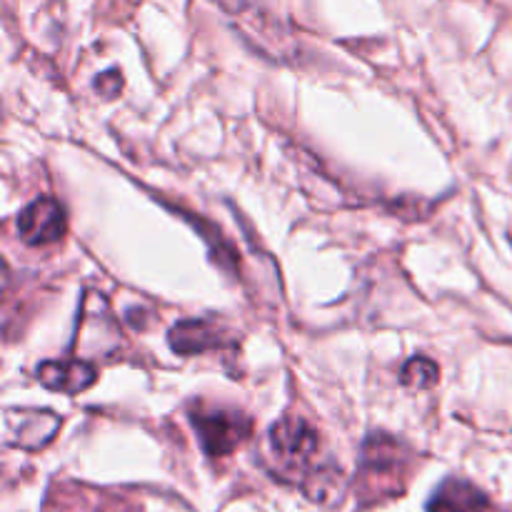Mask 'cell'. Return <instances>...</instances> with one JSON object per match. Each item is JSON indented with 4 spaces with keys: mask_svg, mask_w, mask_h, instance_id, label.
I'll return each mask as SVG.
<instances>
[{
    "mask_svg": "<svg viewBox=\"0 0 512 512\" xmlns=\"http://www.w3.org/2000/svg\"><path fill=\"white\" fill-rule=\"evenodd\" d=\"M400 380L408 385H415V388H430V385L438 383V368H435L433 360L428 358H413L403 368V375Z\"/></svg>",
    "mask_w": 512,
    "mask_h": 512,
    "instance_id": "8",
    "label": "cell"
},
{
    "mask_svg": "<svg viewBox=\"0 0 512 512\" xmlns=\"http://www.w3.org/2000/svg\"><path fill=\"white\" fill-rule=\"evenodd\" d=\"M120 85H123V78H120L115 70H110V73L100 75V80L95 83V88H98L103 95H108V98H113V95H118Z\"/></svg>",
    "mask_w": 512,
    "mask_h": 512,
    "instance_id": "9",
    "label": "cell"
},
{
    "mask_svg": "<svg viewBox=\"0 0 512 512\" xmlns=\"http://www.w3.org/2000/svg\"><path fill=\"white\" fill-rule=\"evenodd\" d=\"M168 343L180 355H200L228 343L223 328L213 320H180L168 335Z\"/></svg>",
    "mask_w": 512,
    "mask_h": 512,
    "instance_id": "5",
    "label": "cell"
},
{
    "mask_svg": "<svg viewBox=\"0 0 512 512\" xmlns=\"http://www.w3.org/2000/svg\"><path fill=\"white\" fill-rule=\"evenodd\" d=\"M190 423L210 458H220V455H230L233 450H238L253 430L248 415L238 413V410L205 408V405L190 408Z\"/></svg>",
    "mask_w": 512,
    "mask_h": 512,
    "instance_id": "2",
    "label": "cell"
},
{
    "mask_svg": "<svg viewBox=\"0 0 512 512\" xmlns=\"http://www.w3.org/2000/svg\"><path fill=\"white\" fill-rule=\"evenodd\" d=\"M410 468V453L398 438L388 433H373L363 445L358 470V485L365 500L393 498L403 490Z\"/></svg>",
    "mask_w": 512,
    "mask_h": 512,
    "instance_id": "1",
    "label": "cell"
},
{
    "mask_svg": "<svg viewBox=\"0 0 512 512\" xmlns=\"http://www.w3.org/2000/svg\"><path fill=\"white\" fill-rule=\"evenodd\" d=\"M38 380L48 390L65 395H78L98 380V373L85 360H48L38 368Z\"/></svg>",
    "mask_w": 512,
    "mask_h": 512,
    "instance_id": "6",
    "label": "cell"
},
{
    "mask_svg": "<svg viewBox=\"0 0 512 512\" xmlns=\"http://www.w3.org/2000/svg\"><path fill=\"white\" fill-rule=\"evenodd\" d=\"M428 512H493L488 495L468 480L450 478L428 500Z\"/></svg>",
    "mask_w": 512,
    "mask_h": 512,
    "instance_id": "7",
    "label": "cell"
},
{
    "mask_svg": "<svg viewBox=\"0 0 512 512\" xmlns=\"http://www.w3.org/2000/svg\"><path fill=\"white\" fill-rule=\"evenodd\" d=\"M270 450L283 473H308L320 455V435L300 415H285L270 428Z\"/></svg>",
    "mask_w": 512,
    "mask_h": 512,
    "instance_id": "3",
    "label": "cell"
},
{
    "mask_svg": "<svg viewBox=\"0 0 512 512\" xmlns=\"http://www.w3.org/2000/svg\"><path fill=\"white\" fill-rule=\"evenodd\" d=\"M68 228L63 205L55 198H38L25 205L18 215V235L25 245H53L58 243Z\"/></svg>",
    "mask_w": 512,
    "mask_h": 512,
    "instance_id": "4",
    "label": "cell"
}]
</instances>
